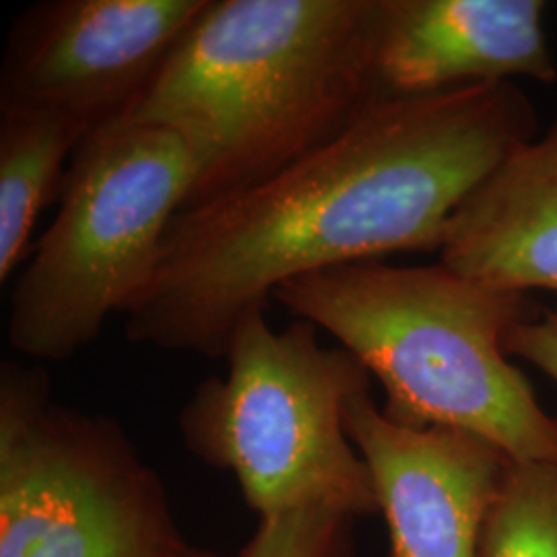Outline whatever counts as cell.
<instances>
[{"mask_svg":"<svg viewBox=\"0 0 557 557\" xmlns=\"http://www.w3.org/2000/svg\"><path fill=\"white\" fill-rule=\"evenodd\" d=\"M91 131L71 116L29 106H0V281L29 257L41 211L60 199L73 158Z\"/></svg>","mask_w":557,"mask_h":557,"instance_id":"8fae6325","label":"cell"},{"mask_svg":"<svg viewBox=\"0 0 557 557\" xmlns=\"http://www.w3.org/2000/svg\"><path fill=\"white\" fill-rule=\"evenodd\" d=\"M438 255L448 269L499 289L557 294V120L458 207Z\"/></svg>","mask_w":557,"mask_h":557,"instance_id":"30bf717a","label":"cell"},{"mask_svg":"<svg viewBox=\"0 0 557 557\" xmlns=\"http://www.w3.org/2000/svg\"><path fill=\"white\" fill-rule=\"evenodd\" d=\"M193 178L184 143L156 124L114 120L81 140L59 215L13 287L9 345L64 361L100 337L106 320L126 314L156 273Z\"/></svg>","mask_w":557,"mask_h":557,"instance_id":"5b68a950","label":"cell"},{"mask_svg":"<svg viewBox=\"0 0 557 557\" xmlns=\"http://www.w3.org/2000/svg\"><path fill=\"white\" fill-rule=\"evenodd\" d=\"M319 326L271 329L248 312L234 331L223 379L202 380L178 416L184 446L232 473L259 520L298 510L379 515L370 471L349 438L345 409L372 376L343 347H324Z\"/></svg>","mask_w":557,"mask_h":557,"instance_id":"277c9868","label":"cell"},{"mask_svg":"<svg viewBox=\"0 0 557 557\" xmlns=\"http://www.w3.org/2000/svg\"><path fill=\"white\" fill-rule=\"evenodd\" d=\"M273 299L337 338L407 428H450L512 460H557V416L543 409L504 338L537 317L527 294L446 264L356 262L285 281Z\"/></svg>","mask_w":557,"mask_h":557,"instance_id":"3957f363","label":"cell"},{"mask_svg":"<svg viewBox=\"0 0 557 557\" xmlns=\"http://www.w3.org/2000/svg\"><path fill=\"white\" fill-rule=\"evenodd\" d=\"M351 518L329 510H298L259 520L234 557H358Z\"/></svg>","mask_w":557,"mask_h":557,"instance_id":"4fadbf2b","label":"cell"},{"mask_svg":"<svg viewBox=\"0 0 557 557\" xmlns=\"http://www.w3.org/2000/svg\"><path fill=\"white\" fill-rule=\"evenodd\" d=\"M345 428L372 478L388 529L386 557H479L512 458L458 430L395 423L370 391L347 403Z\"/></svg>","mask_w":557,"mask_h":557,"instance_id":"ba28073f","label":"cell"},{"mask_svg":"<svg viewBox=\"0 0 557 557\" xmlns=\"http://www.w3.org/2000/svg\"><path fill=\"white\" fill-rule=\"evenodd\" d=\"M508 358H518L557 384V312L522 320L504 338Z\"/></svg>","mask_w":557,"mask_h":557,"instance_id":"5bb4252c","label":"cell"},{"mask_svg":"<svg viewBox=\"0 0 557 557\" xmlns=\"http://www.w3.org/2000/svg\"><path fill=\"white\" fill-rule=\"evenodd\" d=\"M535 135L517 83L380 98L277 174L190 209L128 308L126 338L225 358L239 320L289 278L393 252H440L448 221Z\"/></svg>","mask_w":557,"mask_h":557,"instance_id":"6da1fadb","label":"cell"},{"mask_svg":"<svg viewBox=\"0 0 557 557\" xmlns=\"http://www.w3.org/2000/svg\"><path fill=\"white\" fill-rule=\"evenodd\" d=\"M543 0H384L382 98H418L515 79L554 83Z\"/></svg>","mask_w":557,"mask_h":557,"instance_id":"9c48e42d","label":"cell"},{"mask_svg":"<svg viewBox=\"0 0 557 557\" xmlns=\"http://www.w3.org/2000/svg\"><path fill=\"white\" fill-rule=\"evenodd\" d=\"M479 557H557V460H510Z\"/></svg>","mask_w":557,"mask_h":557,"instance_id":"7c38bea8","label":"cell"},{"mask_svg":"<svg viewBox=\"0 0 557 557\" xmlns=\"http://www.w3.org/2000/svg\"><path fill=\"white\" fill-rule=\"evenodd\" d=\"M0 557H223L184 535L116 419L60 405L38 366H0Z\"/></svg>","mask_w":557,"mask_h":557,"instance_id":"8992f818","label":"cell"},{"mask_svg":"<svg viewBox=\"0 0 557 557\" xmlns=\"http://www.w3.org/2000/svg\"><path fill=\"white\" fill-rule=\"evenodd\" d=\"M384 0H209L124 119L174 133L184 209L244 190L335 139L380 100Z\"/></svg>","mask_w":557,"mask_h":557,"instance_id":"7a4b0ae2","label":"cell"},{"mask_svg":"<svg viewBox=\"0 0 557 557\" xmlns=\"http://www.w3.org/2000/svg\"><path fill=\"white\" fill-rule=\"evenodd\" d=\"M209 0H44L15 21L0 106H29L89 131L128 116Z\"/></svg>","mask_w":557,"mask_h":557,"instance_id":"52a82bcc","label":"cell"}]
</instances>
